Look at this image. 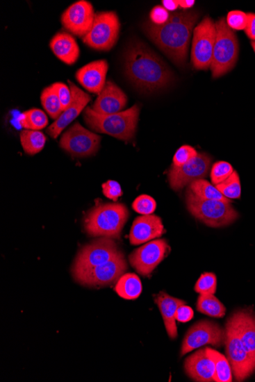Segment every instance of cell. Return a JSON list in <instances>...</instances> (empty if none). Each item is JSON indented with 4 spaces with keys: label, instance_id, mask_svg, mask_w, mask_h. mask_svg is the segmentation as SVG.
Returning <instances> with one entry per match:
<instances>
[{
    "label": "cell",
    "instance_id": "e575fe53",
    "mask_svg": "<svg viewBox=\"0 0 255 382\" xmlns=\"http://www.w3.org/2000/svg\"><path fill=\"white\" fill-rule=\"evenodd\" d=\"M157 204L156 200L147 194H142L138 197L133 204V208L138 214L143 215H152L156 210Z\"/></svg>",
    "mask_w": 255,
    "mask_h": 382
},
{
    "label": "cell",
    "instance_id": "3957f363",
    "mask_svg": "<svg viewBox=\"0 0 255 382\" xmlns=\"http://www.w3.org/2000/svg\"><path fill=\"white\" fill-rule=\"evenodd\" d=\"M140 107L138 105L126 111L111 115L99 114L88 107L83 118L88 126L92 131L109 135L113 138L129 140L135 136Z\"/></svg>",
    "mask_w": 255,
    "mask_h": 382
},
{
    "label": "cell",
    "instance_id": "5b68a950",
    "mask_svg": "<svg viewBox=\"0 0 255 382\" xmlns=\"http://www.w3.org/2000/svg\"><path fill=\"white\" fill-rule=\"evenodd\" d=\"M186 204L190 213L208 227H226L238 217V213L230 204L201 199L190 189L186 192Z\"/></svg>",
    "mask_w": 255,
    "mask_h": 382
},
{
    "label": "cell",
    "instance_id": "1f68e13d",
    "mask_svg": "<svg viewBox=\"0 0 255 382\" xmlns=\"http://www.w3.org/2000/svg\"><path fill=\"white\" fill-rule=\"evenodd\" d=\"M217 188L224 197L229 199H238L241 197L242 187L240 178L236 171H234L225 181L216 185Z\"/></svg>",
    "mask_w": 255,
    "mask_h": 382
},
{
    "label": "cell",
    "instance_id": "44dd1931",
    "mask_svg": "<svg viewBox=\"0 0 255 382\" xmlns=\"http://www.w3.org/2000/svg\"><path fill=\"white\" fill-rule=\"evenodd\" d=\"M229 319L255 364V315L251 309L237 310Z\"/></svg>",
    "mask_w": 255,
    "mask_h": 382
},
{
    "label": "cell",
    "instance_id": "d6986e66",
    "mask_svg": "<svg viewBox=\"0 0 255 382\" xmlns=\"http://www.w3.org/2000/svg\"><path fill=\"white\" fill-rule=\"evenodd\" d=\"M128 103V97L117 84L109 81L99 93L92 107L99 114L111 115L122 112Z\"/></svg>",
    "mask_w": 255,
    "mask_h": 382
},
{
    "label": "cell",
    "instance_id": "30bf717a",
    "mask_svg": "<svg viewBox=\"0 0 255 382\" xmlns=\"http://www.w3.org/2000/svg\"><path fill=\"white\" fill-rule=\"evenodd\" d=\"M128 269L124 254L120 251L104 264L74 276L76 282L88 287H104L118 282Z\"/></svg>",
    "mask_w": 255,
    "mask_h": 382
},
{
    "label": "cell",
    "instance_id": "8d00e7d4",
    "mask_svg": "<svg viewBox=\"0 0 255 382\" xmlns=\"http://www.w3.org/2000/svg\"><path fill=\"white\" fill-rule=\"evenodd\" d=\"M248 13L239 10L231 11L228 13L227 23L233 31L245 30L248 24Z\"/></svg>",
    "mask_w": 255,
    "mask_h": 382
},
{
    "label": "cell",
    "instance_id": "6da1fadb",
    "mask_svg": "<svg viewBox=\"0 0 255 382\" xmlns=\"http://www.w3.org/2000/svg\"><path fill=\"white\" fill-rule=\"evenodd\" d=\"M125 72L137 88L152 92L165 88L173 81V74L163 60L148 46L135 42L125 53Z\"/></svg>",
    "mask_w": 255,
    "mask_h": 382
},
{
    "label": "cell",
    "instance_id": "f546056e",
    "mask_svg": "<svg viewBox=\"0 0 255 382\" xmlns=\"http://www.w3.org/2000/svg\"><path fill=\"white\" fill-rule=\"evenodd\" d=\"M20 126L27 130L40 131L47 127V115L40 109L33 108L23 113L19 119Z\"/></svg>",
    "mask_w": 255,
    "mask_h": 382
},
{
    "label": "cell",
    "instance_id": "7bdbcfd3",
    "mask_svg": "<svg viewBox=\"0 0 255 382\" xmlns=\"http://www.w3.org/2000/svg\"><path fill=\"white\" fill-rule=\"evenodd\" d=\"M162 4L167 11H174L180 6L179 0H164Z\"/></svg>",
    "mask_w": 255,
    "mask_h": 382
},
{
    "label": "cell",
    "instance_id": "7402d4cb",
    "mask_svg": "<svg viewBox=\"0 0 255 382\" xmlns=\"http://www.w3.org/2000/svg\"><path fill=\"white\" fill-rule=\"evenodd\" d=\"M187 375L193 381L200 382L214 381L215 365L206 349H200L188 356L184 363Z\"/></svg>",
    "mask_w": 255,
    "mask_h": 382
},
{
    "label": "cell",
    "instance_id": "8fae6325",
    "mask_svg": "<svg viewBox=\"0 0 255 382\" xmlns=\"http://www.w3.org/2000/svg\"><path fill=\"white\" fill-rule=\"evenodd\" d=\"M225 344L228 360L238 381L249 377L255 370V364L245 349L236 327L229 318L226 326Z\"/></svg>",
    "mask_w": 255,
    "mask_h": 382
},
{
    "label": "cell",
    "instance_id": "7a4b0ae2",
    "mask_svg": "<svg viewBox=\"0 0 255 382\" xmlns=\"http://www.w3.org/2000/svg\"><path fill=\"white\" fill-rule=\"evenodd\" d=\"M199 19L195 11L170 14L164 25L148 22L144 25L147 35L177 65L186 63L191 34Z\"/></svg>",
    "mask_w": 255,
    "mask_h": 382
},
{
    "label": "cell",
    "instance_id": "b9f144b4",
    "mask_svg": "<svg viewBox=\"0 0 255 382\" xmlns=\"http://www.w3.org/2000/svg\"><path fill=\"white\" fill-rule=\"evenodd\" d=\"M248 24L245 29V33L252 42H255V13H248Z\"/></svg>",
    "mask_w": 255,
    "mask_h": 382
},
{
    "label": "cell",
    "instance_id": "4dcf8cb0",
    "mask_svg": "<svg viewBox=\"0 0 255 382\" xmlns=\"http://www.w3.org/2000/svg\"><path fill=\"white\" fill-rule=\"evenodd\" d=\"M41 102L46 113H48L53 119L57 120L64 112L56 90L52 85L42 91Z\"/></svg>",
    "mask_w": 255,
    "mask_h": 382
},
{
    "label": "cell",
    "instance_id": "74e56055",
    "mask_svg": "<svg viewBox=\"0 0 255 382\" xmlns=\"http://www.w3.org/2000/svg\"><path fill=\"white\" fill-rule=\"evenodd\" d=\"M52 85L56 90L61 106H63V110L65 111L72 102L71 88H68L66 84L60 82L54 83Z\"/></svg>",
    "mask_w": 255,
    "mask_h": 382
},
{
    "label": "cell",
    "instance_id": "2e32d148",
    "mask_svg": "<svg viewBox=\"0 0 255 382\" xmlns=\"http://www.w3.org/2000/svg\"><path fill=\"white\" fill-rule=\"evenodd\" d=\"M94 7L86 0H80L69 6L61 17V23L69 33L84 37L94 24Z\"/></svg>",
    "mask_w": 255,
    "mask_h": 382
},
{
    "label": "cell",
    "instance_id": "f6af8a7d",
    "mask_svg": "<svg viewBox=\"0 0 255 382\" xmlns=\"http://www.w3.org/2000/svg\"><path fill=\"white\" fill-rule=\"evenodd\" d=\"M252 49L255 53V42H252Z\"/></svg>",
    "mask_w": 255,
    "mask_h": 382
},
{
    "label": "cell",
    "instance_id": "277c9868",
    "mask_svg": "<svg viewBox=\"0 0 255 382\" xmlns=\"http://www.w3.org/2000/svg\"><path fill=\"white\" fill-rule=\"evenodd\" d=\"M129 215L122 204H100L92 208L84 222L90 237L120 238Z\"/></svg>",
    "mask_w": 255,
    "mask_h": 382
},
{
    "label": "cell",
    "instance_id": "d6a6232c",
    "mask_svg": "<svg viewBox=\"0 0 255 382\" xmlns=\"http://www.w3.org/2000/svg\"><path fill=\"white\" fill-rule=\"evenodd\" d=\"M217 287V278L213 272H205L198 279L195 290L199 294H214Z\"/></svg>",
    "mask_w": 255,
    "mask_h": 382
},
{
    "label": "cell",
    "instance_id": "7c38bea8",
    "mask_svg": "<svg viewBox=\"0 0 255 382\" xmlns=\"http://www.w3.org/2000/svg\"><path fill=\"white\" fill-rule=\"evenodd\" d=\"M225 338L226 331L219 324L204 319L188 330L182 342L181 356L208 344L220 347L225 342Z\"/></svg>",
    "mask_w": 255,
    "mask_h": 382
},
{
    "label": "cell",
    "instance_id": "f1b7e54d",
    "mask_svg": "<svg viewBox=\"0 0 255 382\" xmlns=\"http://www.w3.org/2000/svg\"><path fill=\"white\" fill-rule=\"evenodd\" d=\"M189 185V189L201 199L218 200L231 204V199L224 197L215 185L208 183L206 179H198Z\"/></svg>",
    "mask_w": 255,
    "mask_h": 382
},
{
    "label": "cell",
    "instance_id": "4316f807",
    "mask_svg": "<svg viewBox=\"0 0 255 382\" xmlns=\"http://www.w3.org/2000/svg\"><path fill=\"white\" fill-rule=\"evenodd\" d=\"M23 150L29 155L41 152L46 143V137L40 131L23 130L20 133Z\"/></svg>",
    "mask_w": 255,
    "mask_h": 382
},
{
    "label": "cell",
    "instance_id": "4fadbf2b",
    "mask_svg": "<svg viewBox=\"0 0 255 382\" xmlns=\"http://www.w3.org/2000/svg\"><path fill=\"white\" fill-rule=\"evenodd\" d=\"M100 140L101 138L76 122L61 137L60 147L74 157L87 158L97 153Z\"/></svg>",
    "mask_w": 255,
    "mask_h": 382
},
{
    "label": "cell",
    "instance_id": "d4e9b609",
    "mask_svg": "<svg viewBox=\"0 0 255 382\" xmlns=\"http://www.w3.org/2000/svg\"><path fill=\"white\" fill-rule=\"evenodd\" d=\"M115 290L121 298L135 300L139 297L142 291L141 280L134 274H124L118 280Z\"/></svg>",
    "mask_w": 255,
    "mask_h": 382
},
{
    "label": "cell",
    "instance_id": "f35d334b",
    "mask_svg": "<svg viewBox=\"0 0 255 382\" xmlns=\"http://www.w3.org/2000/svg\"><path fill=\"white\" fill-rule=\"evenodd\" d=\"M103 192L104 196L114 201H117L122 196V190L119 183L114 181H109L103 184Z\"/></svg>",
    "mask_w": 255,
    "mask_h": 382
},
{
    "label": "cell",
    "instance_id": "836d02e7",
    "mask_svg": "<svg viewBox=\"0 0 255 382\" xmlns=\"http://www.w3.org/2000/svg\"><path fill=\"white\" fill-rule=\"evenodd\" d=\"M233 166L226 161L214 163L211 170V181L214 185L226 181L234 172Z\"/></svg>",
    "mask_w": 255,
    "mask_h": 382
},
{
    "label": "cell",
    "instance_id": "9c48e42d",
    "mask_svg": "<svg viewBox=\"0 0 255 382\" xmlns=\"http://www.w3.org/2000/svg\"><path fill=\"white\" fill-rule=\"evenodd\" d=\"M191 61L193 67L200 70L211 68L216 37L215 22L210 17L201 21L193 32Z\"/></svg>",
    "mask_w": 255,
    "mask_h": 382
},
{
    "label": "cell",
    "instance_id": "9a60e30c",
    "mask_svg": "<svg viewBox=\"0 0 255 382\" xmlns=\"http://www.w3.org/2000/svg\"><path fill=\"white\" fill-rule=\"evenodd\" d=\"M212 158L205 153H198L196 158L182 167L172 165L169 170L170 185L174 191H179L191 183L207 176Z\"/></svg>",
    "mask_w": 255,
    "mask_h": 382
},
{
    "label": "cell",
    "instance_id": "ffe728a7",
    "mask_svg": "<svg viewBox=\"0 0 255 382\" xmlns=\"http://www.w3.org/2000/svg\"><path fill=\"white\" fill-rule=\"evenodd\" d=\"M108 69L109 65L105 60L91 62L77 70L76 79L83 88L99 95L105 87Z\"/></svg>",
    "mask_w": 255,
    "mask_h": 382
},
{
    "label": "cell",
    "instance_id": "ba28073f",
    "mask_svg": "<svg viewBox=\"0 0 255 382\" xmlns=\"http://www.w3.org/2000/svg\"><path fill=\"white\" fill-rule=\"evenodd\" d=\"M120 251L111 238H101L92 241L77 254L72 268L73 276L110 261Z\"/></svg>",
    "mask_w": 255,
    "mask_h": 382
},
{
    "label": "cell",
    "instance_id": "60d3db41",
    "mask_svg": "<svg viewBox=\"0 0 255 382\" xmlns=\"http://www.w3.org/2000/svg\"><path fill=\"white\" fill-rule=\"evenodd\" d=\"M195 316L192 309L186 305L181 306L176 310V319L179 322L186 323L192 319Z\"/></svg>",
    "mask_w": 255,
    "mask_h": 382
},
{
    "label": "cell",
    "instance_id": "cb8c5ba5",
    "mask_svg": "<svg viewBox=\"0 0 255 382\" xmlns=\"http://www.w3.org/2000/svg\"><path fill=\"white\" fill-rule=\"evenodd\" d=\"M156 303L159 308L162 317H163L169 338L172 340L176 338V310L181 306L186 305V301L174 298L165 292H161L156 295Z\"/></svg>",
    "mask_w": 255,
    "mask_h": 382
},
{
    "label": "cell",
    "instance_id": "e0dca14e",
    "mask_svg": "<svg viewBox=\"0 0 255 382\" xmlns=\"http://www.w3.org/2000/svg\"><path fill=\"white\" fill-rule=\"evenodd\" d=\"M68 83L72 92V102L59 118L48 128L47 133L54 139H56L61 132L76 119V117H79L91 100L88 93L77 88L72 82L68 81Z\"/></svg>",
    "mask_w": 255,
    "mask_h": 382
},
{
    "label": "cell",
    "instance_id": "484cf974",
    "mask_svg": "<svg viewBox=\"0 0 255 382\" xmlns=\"http://www.w3.org/2000/svg\"><path fill=\"white\" fill-rule=\"evenodd\" d=\"M206 354L215 365L214 381L231 382L233 373L228 358L215 349L206 348Z\"/></svg>",
    "mask_w": 255,
    "mask_h": 382
},
{
    "label": "cell",
    "instance_id": "d590c367",
    "mask_svg": "<svg viewBox=\"0 0 255 382\" xmlns=\"http://www.w3.org/2000/svg\"><path fill=\"white\" fill-rule=\"evenodd\" d=\"M197 151L195 147L189 145H183L175 153L173 158V165L182 167L187 163L197 157Z\"/></svg>",
    "mask_w": 255,
    "mask_h": 382
},
{
    "label": "cell",
    "instance_id": "ee69618b",
    "mask_svg": "<svg viewBox=\"0 0 255 382\" xmlns=\"http://www.w3.org/2000/svg\"><path fill=\"white\" fill-rule=\"evenodd\" d=\"M179 2L182 9H190L195 5V0H179Z\"/></svg>",
    "mask_w": 255,
    "mask_h": 382
},
{
    "label": "cell",
    "instance_id": "52a82bcc",
    "mask_svg": "<svg viewBox=\"0 0 255 382\" xmlns=\"http://www.w3.org/2000/svg\"><path fill=\"white\" fill-rule=\"evenodd\" d=\"M120 31V22L117 13H97L94 24L90 32L83 38V42L95 50L110 51L118 40Z\"/></svg>",
    "mask_w": 255,
    "mask_h": 382
},
{
    "label": "cell",
    "instance_id": "603a6c76",
    "mask_svg": "<svg viewBox=\"0 0 255 382\" xmlns=\"http://www.w3.org/2000/svg\"><path fill=\"white\" fill-rule=\"evenodd\" d=\"M50 48L59 60L68 65H74L80 56L79 46L75 38L67 33H59L54 36Z\"/></svg>",
    "mask_w": 255,
    "mask_h": 382
},
{
    "label": "cell",
    "instance_id": "ab89813d",
    "mask_svg": "<svg viewBox=\"0 0 255 382\" xmlns=\"http://www.w3.org/2000/svg\"><path fill=\"white\" fill-rule=\"evenodd\" d=\"M170 18L168 11L163 6L154 7L150 13V19L154 24L161 26L165 24Z\"/></svg>",
    "mask_w": 255,
    "mask_h": 382
},
{
    "label": "cell",
    "instance_id": "8992f818",
    "mask_svg": "<svg viewBox=\"0 0 255 382\" xmlns=\"http://www.w3.org/2000/svg\"><path fill=\"white\" fill-rule=\"evenodd\" d=\"M216 37L211 69L213 78H219L233 69L238 58V38L224 18L215 22Z\"/></svg>",
    "mask_w": 255,
    "mask_h": 382
},
{
    "label": "cell",
    "instance_id": "83f0119b",
    "mask_svg": "<svg viewBox=\"0 0 255 382\" xmlns=\"http://www.w3.org/2000/svg\"><path fill=\"white\" fill-rule=\"evenodd\" d=\"M197 309L199 313L212 317H223L226 315V307L213 294H200Z\"/></svg>",
    "mask_w": 255,
    "mask_h": 382
},
{
    "label": "cell",
    "instance_id": "5bb4252c",
    "mask_svg": "<svg viewBox=\"0 0 255 382\" xmlns=\"http://www.w3.org/2000/svg\"><path fill=\"white\" fill-rule=\"evenodd\" d=\"M170 251L171 248L165 240L157 239L136 249L129 259L139 274L148 276L165 260Z\"/></svg>",
    "mask_w": 255,
    "mask_h": 382
},
{
    "label": "cell",
    "instance_id": "ac0fdd59",
    "mask_svg": "<svg viewBox=\"0 0 255 382\" xmlns=\"http://www.w3.org/2000/svg\"><path fill=\"white\" fill-rule=\"evenodd\" d=\"M165 232L160 217L154 215L138 217L131 226L130 243L135 246L140 245L160 238Z\"/></svg>",
    "mask_w": 255,
    "mask_h": 382
}]
</instances>
